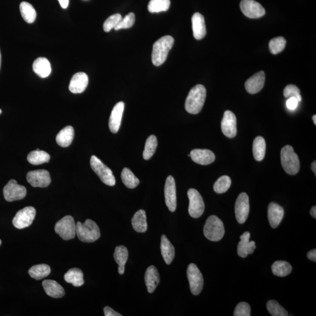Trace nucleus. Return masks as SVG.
<instances>
[{
    "instance_id": "52",
    "label": "nucleus",
    "mask_w": 316,
    "mask_h": 316,
    "mask_svg": "<svg viewBox=\"0 0 316 316\" xmlns=\"http://www.w3.org/2000/svg\"><path fill=\"white\" fill-rule=\"evenodd\" d=\"M311 168L313 171H314L315 175L316 174V162H313L311 165Z\"/></svg>"
},
{
    "instance_id": "51",
    "label": "nucleus",
    "mask_w": 316,
    "mask_h": 316,
    "mask_svg": "<svg viewBox=\"0 0 316 316\" xmlns=\"http://www.w3.org/2000/svg\"><path fill=\"white\" fill-rule=\"evenodd\" d=\"M311 215L313 217V218L316 219V207L314 206L312 207V208L311 210Z\"/></svg>"
},
{
    "instance_id": "12",
    "label": "nucleus",
    "mask_w": 316,
    "mask_h": 316,
    "mask_svg": "<svg viewBox=\"0 0 316 316\" xmlns=\"http://www.w3.org/2000/svg\"><path fill=\"white\" fill-rule=\"evenodd\" d=\"M26 180L34 188H47L51 182L49 173L44 170L29 171L26 174Z\"/></svg>"
},
{
    "instance_id": "9",
    "label": "nucleus",
    "mask_w": 316,
    "mask_h": 316,
    "mask_svg": "<svg viewBox=\"0 0 316 316\" xmlns=\"http://www.w3.org/2000/svg\"><path fill=\"white\" fill-rule=\"evenodd\" d=\"M187 276L192 293L194 295L199 294L203 290L204 279L202 274L194 264L189 265L187 269Z\"/></svg>"
},
{
    "instance_id": "33",
    "label": "nucleus",
    "mask_w": 316,
    "mask_h": 316,
    "mask_svg": "<svg viewBox=\"0 0 316 316\" xmlns=\"http://www.w3.org/2000/svg\"><path fill=\"white\" fill-rule=\"evenodd\" d=\"M20 10L21 16L27 23L32 24L37 18V12L34 7L28 2L24 1L21 3Z\"/></svg>"
},
{
    "instance_id": "25",
    "label": "nucleus",
    "mask_w": 316,
    "mask_h": 316,
    "mask_svg": "<svg viewBox=\"0 0 316 316\" xmlns=\"http://www.w3.org/2000/svg\"><path fill=\"white\" fill-rule=\"evenodd\" d=\"M42 286L45 292L50 297L61 298L65 296L64 289L55 281L49 279L45 280L42 282Z\"/></svg>"
},
{
    "instance_id": "14",
    "label": "nucleus",
    "mask_w": 316,
    "mask_h": 316,
    "mask_svg": "<svg viewBox=\"0 0 316 316\" xmlns=\"http://www.w3.org/2000/svg\"><path fill=\"white\" fill-rule=\"evenodd\" d=\"M249 213V197L245 193H242L238 197L235 205V213L239 223H244Z\"/></svg>"
},
{
    "instance_id": "19",
    "label": "nucleus",
    "mask_w": 316,
    "mask_h": 316,
    "mask_svg": "<svg viewBox=\"0 0 316 316\" xmlns=\"http://www.w3.org/2000/svg\"><path fill=\"white\" fill-rule=\"evenodd\" d=\"M88 83V76L84 72H78L72 77L69 90L74 94H79L86 90Z\"/></svg>"
},
{
    "instance_id": "37",
    "label": "nucleus",
    "mask_w": 316,
    "mask_h": 316,
    "mask_svg": "<svg viewBox=\"0 0 316 316\" xmlns=\"http://www.w3.org/2000/svg\"><path fill=\"white\" fill-rule=\"evenodd\" d=\"M122 179L126 187L129 189L135 188L140 184V180L128 168L123 169L122 172Z\"/></svg>"
},
{
    "instance_id": "16",
    "label": "nucleus",
    "mask_w": 316,
    "mask_h": 316,
    "mask_svg": "<svg viewBox=\"0 0 316 316\" xmlns=\"http://www.w3.org/2000/svg\"><path fill=\"white\" fill-rule=\"evenodd\" d=\"M221 130L225 136L233 138L236 136L237 133V119L232 111L227 110L224 113L223 118L221 121Z\"/></svg>"
},
{
    "instance_id": "4",
    "label": "nucleus",
    "mask_w": 316,
    "mask_h": 316,
    "mask_svg": "<svg viewBox=\"0 0 316 316\" xmlns=\"http://www.w3.org/2000/svg\"><path fill=\"white\" fill-rule=\"evenodd\" d=\"M281 161L286 173L295 175L300 170V161L293 147L287 146L283 147L281 152Z\"/></svg>"
},
{
    "instance_id": "30",
    "label": "nucleus",
    "mask_w": 316,
    "mask_h": 316,
    "mask_svg": "<svg viewBox=\"0 0 316 316\" xmlns=\"http://www.w3.org/2000/svg\"><path fill=\"white\" fill-rule=\"evenodd\" d=\"M128 251L127 248L123 245L117 246L114 251V258L119 265V273L123 275L125 271V266L128 260Z\"/></svg>"
},
{
    "instance_id": "44",
    "label": "nucleus",
    "mask_w": 316,
    "mask_h": 316,
    "mask_svg": "<svg viewBox=\"0 0 316 316\" xmlns=\"http://www.w3.org/2000/svg\"><path fill=\"white\" fill-rule=\"evenodd\" d=\"M135 21V16L133 13H129L122 19L114 29L116 31L122 29H128L134 25Z\"/></svg>"
},
{
    "instance_id": "34",
    "label": "nucleus",
    "mask_w": 316,
    "mask_h": 316,
    "mask_svg": "<svg viewBox=\"0 0 316 316\" xmlns=\"http://www.w3.org/2000/svg\"><path fill=\"white\" fill-rule=\"evenodd\" d=\"M50 267L47 264L36 265L28 270L29 275L35 280H41L46 278L50 273Z\"/></svg>"
},
{
    "instance_id": "54",
    "label": "nucleus",
    "mask_w": 316,
    "mask_h": 316,
    "mask_svg": "<svg viewBox=\"0 0 316 316\" xmlns=\"http://www.w3.org/2000/svg\"><path fill=\"white\" fill-rule=\"evenodd\" d=\"M1 52H0V69H1Z\"/></svg>"
},
{
    "instance_id": "35",
    "label": "nucleus",
    "mask_w": 316,
    "mask_h": 316,
    "mask_svg": "<svg viewBox=\"0 0 316 316\" xmlns=\"http://www.w3.org/2000/svg\"><path fill=\"white\" fill-rule=\"evenodd\" d=\"M27 159L30 164L39 165L47 163L50 160V155L44 150H34L30 152L27 156Z\"/></svg>"
},
{
    "instance_id": "1",
    "label": "nucleus",
    "mask_w": 316,
    "mask_h": 316,
    "mask_svg": "<svg viewBox=\"0 0 316 316\" xmlns=\"http://www.w3.org/2000/svg\"><path fill=\"white\" fill-rule=\"evenodd\" d=\"M206 98V89L201 84L193 87L185 101V109L189 113L197 114L202 109Z\"/></svg>"
},
{
    "instance_id": "17",
    "label": "nucleus",
    "mask_w": 316,
    "mask_h": 316,
    "mask_svg": "<svg viewBox=\"0 0 316 316\" xmlns=\"http://www.w3.org/2000/svg\"><path fill=\"white\" fill-rule=\"evenodd\" d=\"M124 110V103L120 101L115 105L111 111L108 125H109L110 131L113 134L117 133L119 130Z\"/></svg>"
},
{
    "instance_id": "18",
    "label": "nucleus",
    "mask_w": 316,
    "mask_h": 316,
    "mask_svg": "<svg viewBox=\"0 0 316 316\" xmlns=\"http://www.w3.org/2000/svg\"><path fill=\"white\" fill-rule=\"evenodd\" d=\"M265 82L266 74L264 72H259L246 81L245 89L249 94H256L263 89Z\"/></svg>"
},
{
    "instance_id": "22",
    "label": "nucleus",
    "mask_w": 316,
    "mask_h": 316,
    "mask_svg": "<svg viewBox=\"0 0 316 316\" xmlns=\"http://www.w3.org/2000/svg\"><path fill=\"white\" fill-rule=\"evenodd\" d=\"M192 29L195 40H200L206 35L205 20L202 14L195 13L192 18Z\"/></svg>"
},
{
    "instance_id": "38",
    "label": "nucleus",
    "mask_w": 316,
    "mask_h": 316,
    "mask_svg": "<svg viewBox=\"0 0 316 316\" xmlns=\"http://www.w3.org/2000/svg\"><path fill=\"white\" fill-rule=\"evenodd\" d=\"M158 146L157 138L154 135H151L147 138L145 148L143 152V158L146 160H149L154 155L156 147Z\"/></svg>"
},
{
    "instance_id": "57",
    "label": "nucleus",
    "mask_w": 316,
    "mask_h": 316,
    "mask_svg": "<svg viewBox=\"0 0 316 316\" xmlns=\"http://www.w3.org/2000/svg\"><path fill=\"white\" fill-rule=\"evenodd\" d=\"M188 156H189V157H191V155H190V154L188 155Z\"/></svg>"
},
{
    "instance_id": "13",
    "label": "nucleus",
    "mask_w": 316,
    "mask_h": 316,
    "mask_svg": "<svg viewBox=\"0 0 316 316\" xmlns=\"http://www.w3.org/2000/svg\"><path fill=\"white\" fill-rule=\"evenodd\" d=\"M242 13L249 19H259L266 14V10L254 0H242L240 2Z\"/></svg>"
},
{
    "instance_id": "29",
    "label": "nucleus",
    "mask_w": 316,
    "mask_h": 316,
    "mask_svg": "<svg viewBox=\"0 0 316 316\" xmlns=\"http://www.w3.org/2000/svg\"><path fill=\"white\" fill-rule=\"evenodd\" d=\"M161 250L165 263L168 265L170 264L173 260L175 252L173 245L165 235H162L161 237Z\"/></svg>"
},
{
    "instance_id": "23",
    "label": "nucleus",
    "mask_w": 316,
    "mask_h": 316,
    "mask_svg": "<svg viewBox=\"0 0 316 316\" xmlns=\"http://www.w3.org/2000/svg\"><path fill=\"white\" fill-rule=\"evenodd\" d=\"M267 216L270 226L276 228L279 226L284 216V210L275 203H270L267 210Z\"/></svg>"
},
{
    "instance_id": "55",
    "label": "nucleus",
    "mask_w": 316,
    "mask_h": 316,
    "mask_svg": "<svg viewBox=\"0 0 316 316\" xmlns=\"http://www.w3.org/2000/svg\"><path fill=\"white\" fill-rule=\"evenodd\" d=\"M1 243H2V242H1V240H0V245H1Z\"/></svg>"
},
{
    "instance_id": "21",
    "label": "nucleus",
    "mask_w": 316,
    "mask_h": 316,
    "mask_svg": "<svg viewBox=\"0 0 316 316\" xmlns=\"http://www.w3.org/2000/svg\"><path fill=\"white\" fill-rule=\"evenodd\" d=\"M250 233L245 232L240 237V242L238 244V255L242 258H246L248 254H252L256 249L255 242H249Z\"/></svg>"
},
{
    "instance_id": "45",
    "label": "nucleus",
    "mask_w": 316,
    "mask_h": 316,
    "mask_svg": "<svg viewBox=\"0 0 316 316\" xmlns=\"http://www.w3.org/2000/svg\"><path fill=\"white\" fill-rule=\"evenodd\" d=\"M284 95L286 98L294 97L299 102L302 100L300 89L296 86L293 85V84H290V85H288L285 87Z\"/></svg>"
},
{
    "instance_id": "32",
    "label": "nucleus",
    "mask_w": 316,
    "mask_h": 316,
    "mask_svg": "<svg viewBox=\"0 0 316 316\" xmlns=\"http://www.w3.org/2000/svg\"><path fill=\"white\" fill-rule=\"evenodd\" d=\"M252 152L255 160H263L266 153V143L263 137H258L255 138L253 143Z\"/></svg>"
},
{
    "instance_id": "47",
    "label": "nucleus",
    "mask_w": 316,
    "mask_h": 316,
    "mask_svg": "<svg viewBox=\"0 0 316 316\" xmlns=\"http://www.w3.org/2000/svg\"><path fill=\"white\" fill-rule=\"evenodd\" d=\"M299 103V101H298L296 98L291 97L288 98L286 104H287V107L288 109L294 110L296 109Z\"/></svg>"
},
{
    "instance_id": "43",
    "label": "nucleus",
    "mask_w": 316,
    "mask_h": 316,
    "mask_svg": "<svg viewBox=\"0 0 316 316\" xmlns=\"http://www.w3.org/2000/svg\"><path fill=\"white\" fill-rule=\"evenodd\" d=\"M122 19V15L120 14H116L108 17V19L105 21L103 24L104 31L106 32H110L111 29L115 28L118 25L120 21Z\"/></svg>"
},
{
    "instance_id": "50",
    "label": "nucleus",
    "mask_w": 316,
    "mask_h": 316,
    "mask_svg": "<svg viewBox=\"0 0 316 316\" xmlns=\"http://www.w3.org/2000/svg\"><path fill=\"white\" fill-rule=\"evenodd\" d=\"M62 8H67L69 5V0H58Z\"/></svg>"
},
{
    "instance_id": "2",
    "label": "nucleus",
    "mask_w": 316,
    "mask_h": 316,
    "mask_svg": "<svg viewBox=\"0 0 316 316\" xmlns=\"http://www.w3.org/2000/svg\"><path fill=\"white\" fill-rule=\"evenodd\" d=\"M174 38L166 35L156 41L153 45L152 61L156 66L163 64L167 59L169 52L174 45Z\"/></svg>"
},
{
    "instance_id": "40",
    "label": "nucleus",
    "mask_w": 316,
    "mask_h": 316,
    "mask_svg": "<svg viewBox=\"0 0 316 316\" xmlns=\"http://www.w3.org/2000/svg\"><path fill=\"white\" fill-rule=\"evenodd\" d=\"M231 184L230 177L228 176H222L217 180L214 185V191L217 194H221L226 192L230 189Z\"/></svg>"
},
{
    "instance_id": "49",
    "label": "nucleus",
    "mask_w": 316,
    "mask_h": 316,
    "mask_svg": "<svg viewBox=\"0 0 316 316\" xmlns=\"http://www.w3.org/2000/svg\"><path fill=\"white\" fill-rule=\"evenodd\" d=\"M308 258L309 260L312 261H316V250L315 249H312L308 253Z\"/></svg>"
},
{
    "instance_id": "53",
    "label": "nucleus",
    "mask_w": 316,
    "mask_h": 316,
    "mask_svg": "<svg viewBox=\"0 0 316 316\" xmlns=\"http://www.w3.org/2000/svg\"><path fill=\"white\" fill-rule=\"evenodd\" d=\"M313 122H314V124L316 125V116L314 115L313 116Z\"/></svg>"
},
{
    "instance_id": "15",
    "label": "nucleus",
    "mask_w": 316,
    "mask_h": 316,
    "mask_svg": "<svg viewBox=\"0 0 316 316\" xmlns=\"http://www.w3.org/2000/svg\"><path fill=\"white\" fill-rule=\"evenodd\" d=\"M164 194L165 203L169 210L174 212L177 207L176 188L175 180L172 176H169L165 183Z\"/></svg>"
},
{
    "instance_id": "46",
    "label": "nucleus",
    "mask_w": 316,
    "mask_h": 316,
    "mask_svg": "<svg viewBox=\"0 0 316 316\" xmlns=\"http://www.w3.org/2000/svg\"><path fill=\"white\" fill-rule=\"evenodd\" d=\"M234 316H250L251 308L247 303L241 302L238 304L234 312Z\"/></svg>"
},
{
    "instance_id": "31",
    "label": "nucleus",
    "mask_w": 316,
    "mask_h": 316,
    "mask_svg": "<svg viewBox=\"0 0 316 316\" xmlns=\"http://www.w3.org/2000/svg\"><path fill=\"white\" fill-rule=\"evenodd\" d=\"M64 279L66 282L73 285L75 287H80L84 283L82 270L76 267L69 269L65 274Z\"/></svg>"
},
{
    "instance_id": "41",
    "label": "nucleus",
    "mask_w": 316,
    "mask_h": 316,
    "mask_svg": "<svg viewBox=\"0 0 316 316\" xmlns=\"http://www.w3.org/2000/svg\"><path fill=\"white\" fill-rule=\"evenodd\" d=\"M267 308L270 315L273 316H288L287 311L276 300L268 301L267 303Z\"/></svg>"
},
{
    "instance_id": "7",
    "label": "nucleus",
    "mask_w": 316,
    "mask_h": 316,
    "mask_svg": "<svg viewBox=\"0 0 316 316\" xmlns=\"http://www.w3.org/2000/svg\"><path fill=\"white\" fill-rule=\"evenodd\" d=\"M76 225L71 216H66L57 222L55 231L63 240L73 239L76 235Z\"/></svg>"
},
{
    "instance_id": "8",
    "label": "nucleus",
    "mask_w": 316,
    "mask_h": 316,
    "mask_svg": "<svg viewBox=\"0 0 316 316\" xmlns=\"http://www.w3.org/2000/svg\"><path fill=\"white\" fill-rule=\"evenodd\" d=\"M189 199V213L192 218H199L202 216L205 206L202 197L197 190L190 189L188 192Z\"/></svg>"
},
{
    "instance_id": "28",
    "label": "nucleus",
    "mask_w": 316,
    "mask_h": 316,
    "mask_svg": "<svg viewBox=\"0 0 316 316\" xmlns=\"http://www.w3.org/2000/svg\"><path fill=\"white\" fill-rule=\"evenodd\" d=\"M132 227L138 233H146L147 228L146 216L145 211L140 210L137 211L131 219Z\"/></svg>"
},
{
    "instance_id": "10",
    "label": "nucleus",
    "mask_w": 316,
    "mask_h": 316,
    "mask_svg": "<svg viewBox=\"0 0 316 316\" xmlns=\"http://www.w3.org/2000/svg\"><path fill=\"white\" fill-rule=\"evenodd\" d=\"M36 216V210L31 206L20 210L13 219L14 226L18 229L28 227L32 224Z\"/></svg>"
},
{
    "instance_id": "26",
    "label": "nucleus",
    "mask_w": 316,
    "mask_h": 316,
    "mask_svg": "<svg viewBox=\"0 0 316 316\" xmlns=\"http://www.w3.org/2000/svg\"><path fill=\"white\" fill-rule=\"evenodd\" d=\"M32 68L35 73L42 78L49 76L52 72L49 61L42 57L35 60L33 63Z\"/></svg>"
},
{
    "instance_id": "48",
    "label": "nucleus",
    "mask_w": 316,
    "mask_h": 316,
    "mask_svg": "<svg viewBox=\"0 0 316 316\" xmlns=\"http://www.w3.org/2000/svg\"><path fill=\"white\" fill-rule=\"evenodd\" d=\"M104 313L105 316H122V315L119 314L110 307H105L104 308Z\"/></svg>"
},
{
    "instance_id": "36",
    "label": "nucleus",
    "mask_w": 316,
    "mask_h": 316,
    "mask_svg": "<svg viewBox=\"0 0 316 316\" xmlns=\"http://www.w3.org/2000/svg\"><path fill=\"white\" fill-rule=\"evenodd\" d=\"M272 270L274 275L277 276H287L292 272V267L287 261H278L275 262L272 266Z\"/></svg>"
},
{
    "instance_id": "20",
    "label": "nucleus",
    "mask_w": 316,
    "mask_h": 316,
    "mask_svg": "<svg viewBox=\"0 0 316 316\" xmlns=\"http://www.w3.org/2000/svg\"><path fill=\"white\" fill-rule=\"evenodd\" d=\"M190 155L193 161L201 165L212 164L216 159L215 153L208 149H195L192 150Z\"/></svg>"
},
{
    "instance_id": "56",
    "label": "nucleus",
    "mask_w": 316,
    "mask_h": 316,
    "mask_svg": "<svg viewBox=\"0 0 316 316\" xmlns=\"http://www.w3.org/2000/svg\"><path fill=\"white\" fill-rule=\"evenodd\" d=\"M1 113H2V111H1V109H0V114H1Z\"/></svg>"
},
{
    "instance_id": "3",
    "label": "nucleus",
    "mask_w": 316,
    "mask_h": 316,
    "mask_svg": "<svg viewBox=\"0 0 316 316\" xmlns=\"http://www.w3.org/2000/svg\"><path fill=\"white\" fill-rule=\"evenodd\" d=\"M76 232L81 242L91 243L97 241L100 237V231L96 222L90 219H86L84 223L77 222Z\"/></svg>"
},
{
    "instance_id": "6",
    "label": "nucleus",
    "mask_w": 316,
    "mask_h": 316,
    "mask_svg": "<svg viewBox=\"0 0 316 316\" xmlns=\"http://www.w3.org/2000/svg\"><path fill=\"white\" fill-rule=\"evenodd\" d=\"M90 166L104 184L110 186L116 185V179L112 170L95 155L90 159Z\"/></svg>"
},
{
    "instance_id": "39",
    "label": "nucleus",
    "mask_w": 316,
    "mask_h": 316,
    "mask_svg": "<svg viewBox=\"0 0 316 316\" xmlns=\"http://www.w3.org/2000/svg\"><path fill=\"white\" fill-rule=\"evenodd\" d=\"M170 5V0H150L147 9L151 13H160L168 11Z\"/></svg>"
},
{
    "instance_id": "11",
    "label": "nucleus",
    "mask_w": 316,
    "mask_h": 316,
    "mask_svg": "<svg viewBox=\"0 0 316 316\" xmlns=\"http://www.w3.org/2000/svg\"><path fill=\"white\" fill-rule=\"evenodd\" d=\"M3 194L8 202L23 199L26 195V189L24 186L18 184L16 180L11 179L3 189Z\"/></svg>"
},
{
    "instance_id": "27",
    "label": "nucleus",
    "mask_w": 316,
    "mask_h": 316,
    "mask_svg": "<svg viewBox=\"0 0 316 316\" xmlns=\"http://www.w3.org/2000/svg\"><path fill=\"white\" fill-rule=\"evenodd\" d=\"M74 136V131L73 126H67L62 129L56 138L57 144L63 147L71 146Z\"/></svg>"
},
{
    "instance_id": "24",
    "label": "nucleus",
    "mask_w": 316,
    "mask_h": 316,
    "mask_svg": "<svg viewBox=\"0 0 316 316\" xmlns=\"http://www.w3.org/2000/svg\"><path fill=\"white\" fill-rule=\"evenodd\" d=\"M160 277L157 269L155 266H152L147 267L145 274V282L147 292L152 293L159 284Z\"/></svg>"
},
{
    "instance_id": "42",
    "label": "nucleus",
    "mask_w": 316,
    "mask_h": 316,
    "mask_svg": "<svg viewBox=\"0 0 316 316\" xmlns=\"http://www.w3.org/2000/svg\"><path fill=\"white\" fill-rule=\"evenodd\" d=\"M287 41L284 37H279L272 39L269 42V50L273 55H276L284 50Z\"/></svg>"
},
{
    "instance_id": "5",
    "label": "nucleus",
    "mask_w": 316,
    "mask_h": 316,
    "mask_svg": "<svg viewBox=\"0 0 316 316\" xmlns=\"http://www.w3.org/2000/svg\"><path fill=\"white\" fill-rule=\"evenodd\" d=\"M204 235L212 242H219L223 238L225 229L223 222L218 217L211 216L207 219L204 227Z\"/></svg>"
}]
</instances>
